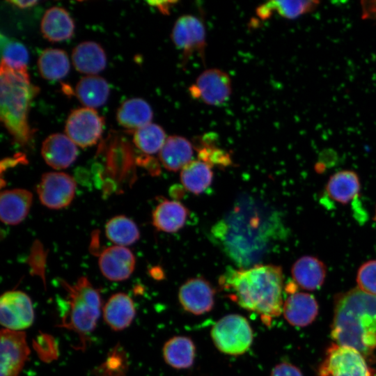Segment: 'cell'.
Masks as SVG:
<instances>
[{
    "instance_id": "23",
    "label": "cell",
    "mask_w": 376,
    "mask_h": 376,
    "mask_svg": "<svg viewBox=\"0 0 376 376\" xmlns=\"http://www.w3.org/2000/svg\"><path fill=\"white\" fill-rule=\"evenodd\" d=\"M72 60L77 71L91 75L102 71L107 65L103 48L93 41H85L77 45L72 50Z\"/></svg>"
},
{
    "instance_id": "17",
    "label": "cell",
    "mask_w": 376,
    "mask_h": 376,
    "mask_svg": "<svg viewBox=\"0 0 376 376\" xmlns=\"http://www.w3.org/2000/svg\"><path fill=\"white\" fill-rule=\"evenodd\" d=\"M33 194L24 189H7L0 197V217L8 225L21 223L28 215L32 205Z\"/></svg>"
},
{
    "instance_id": "20",
    "label": "cell",
    "mask_w": 376,
    "mask_h": 376,
    "mask_svg": "<svg viewBox=\"0 0 376 376\" xmlns=\"http://www.w3.org/2000/svg\"><path fill=\"white\" fill-rule=\"evenodd\" d=\"M188 216V209L180 202L164 200L152 212V224L159 231L175 233L183 228Z\"/></svg>"
},
{
    "instance_id": "25",
    "label": "cell",
    "mask_w": 376,
    "mask_h": 376,
    "mask_svg": "<svg viewBox=\"0 0 376 376\" xmlns=\"http://www.w3.org/2000/svg\"><path fill=\"white\" fill-rule=\"evenodd\" d=\"M162 354L165 362L172 368L186 369L194 362L196 346L189 337L175 336L164 343Z\"/></svg>"
},
{
    "instance_id": "11",
    "label": "cell",
    "mask_w": 376,
    "mask_h": 376,
    "mask_svg": "<svg viewBox=\"0 0 376 376\" xmlns=\"http://www.w3.org/2000/svg\"><path fill=\"white\" fill-rule=\"evenodd\" d=\"M190 95L208 105L219 106L226 102L232 93L231 79L224 71L210 68L203 71L189 87Z\"/></svg>"
},
{
    "instance_id": "39",
    "label": "cell",
    "mask_w": 376,
    "mask_h": 376,
    "mask_svg": "<svg viewBox=\"0 0 376 376\" xmlns=\"http://www.w3.org/2000/svg\"><path fill=\"white\" fill-rule=\"evenodd\" d=\"M151 6H156L162 13H167L174 1H148Z\"/></svg>"
},
{
    "instance_id": "26",
    "label": "cell",
    "mask_w": 376,
    "mask_h": 376,
    "mask_svg": "<svg viewBox=\"0 0 376 376\" xmlns=\"http://www.w3.org/2000/svg\"><path fill=\"white\" fill-rule=\"evenodd\" d=\"M152 116L150 105L139 97L123 102L116 114L117 120L121 126L134 131L150 123Z\"/></svg>"
},
{
    "instance_id": "22",
    "label": "cell",
    "mask_w": 376,
    "mask_h": 376,
    "mask_svg": "<svg viewBox=\"0 0 376 376\" xmlns=\"http://www.w3.org/2000/svg\"><path fill=\"white\" fill-rule=\"evenodd\" d=\"M193 150L192 143L187 139L173 135L167 137L159 152V158L166 169L176 172L192 161Z\"/></svg>"
},
{
    "instance_id": "34",
    "label": "cell",
    "mask_w": 376,
    "mask_h": 376,
    "mask_svg": "<svg viewBox=\"0 0 376 376\" xmlns=\"http://www.w3.org/2000/svg\"><path fill=\"white\" fill-rule=\"evenodd\" d=\"M1 65L14 70L27 69L29 52L19 41L1 35Z\"/></svg>"
},
{
    "instance_id": "9",
    "label": "cell",
    "mask_w": 376,
    "mask_h": 376,
    "mask_svg": "<svg viewBox=\"0 0 376 376\" xmlns=\"http://www.w3.org/2000/svg\"><path fill=\"white\" fill-rule=\"evenodd\" d=\"M103 118L93 109L83 107L73 110L68 117L65 132L78 146L86 148L95 144L103 130Z\"/></svg>"
},
{
    "instance_id": "13",
    "label": "cell",
    "mask_w": 376,
    "mask_h": 376,
    "mask_svg": "<svg viewBox=\"0 0 376 376\" xmlns=\"http://www.w3.org/2000/svg\"><path fill=\"white\" fill-rule=\"evenodd\" d=\"M0 338V376H19L31 352L25 332L1 329Z\"/></svg>"
},
{
    "instance_id": "33",
    "label": "cell",
    "mask_w": 376,
    "mask_h": 376,
    "mask_svg": "<svg viewBox=\"0 0 376 376\" xmlns=\"http://www.w3.org/2000/svg\"><path fill=\"white\" fill-rule=\"evenodd\" d=\"M166 139L164 129L150 123L134 131L133 141L141 151L152 155L160 151Z\"/></svg>"
},
{
    "instance_id": "41",
    "label": "cell",
    "mask_w": 376,
    "mask_h": 376,
    "mask_svg": "<svg viewBox=\"0 0 376 376\" xmlns=\"http://www.w3.org/2000/svg\"><path fill=\"white\" fill-rule=\"evenodd\" d=\"M375 219H376V216H375Z\"/></svg>"
},
{
    "instance_id": "24",
    "label": "cell",
    "mask_w": 376,
    "mask_h": 376,
    "mask_svg": "<svg viewBox=\"0 0 376 376\" xmlns=\"http://www.w3.org/2000/svg\"><path fill=\"white\" fill-rule=\"evenodd\" d=\"M292 275L295 283L301 288L314 290L323 284L326 267L317 258L303 256L292 265Z\"/></svg>"
},
{
    "instance_id": "40",
    "label": "cell",
    "mask_w": 376,
    "mask_h": 376,
    "mask_svg": "<svg viewBox=\"0 0 376 376\" xmlns=\"http://www.w3.org/2000/svg\"><path fill=\"white\" fill-rule=\"evenodd\" d=\"M9 2L21 8L31 7L38 3L37 1H19V0L9 1Z\"/></svg>"
},
{
    "instance_id": "1",
    "label": "cell",
    "mask_w": 376,
    "mask_h": 376,
    "mask_svg": "<svg viewBox=\"0 0 376 376\" xmlns=\"http://www.w3.org/2000/svg\"><path fill=\"white\" fill-rule=\"evenodd\" d=\"M219 283L232 301L258 314L267 326L283 311V274L279 266L256 264L247 268L228 267Z\"/></svg>"
},
{
    "instance_id": "10",
    "label": "cell",
    "mask_w": 376,
    "mask_h": 376,
    "mask_svg": "<svg viewBox=\"0 0 376 376\" xmlns=\"http://www.w3.org/2000/svg\"><path fill=\"white\" fill-rule=\"evenodd\" d=\"M171 39L175 46L182 52L183 63L194 54L204 57L206 32L203 22L192 15H184L175 22Z\"/></svg>"
},
{
    "instance_id": "27",
    "label": "cell",
    "mask_w": 376,
    "mask_h": 376,
    "mask_svg": "<svg viewBox=\"0 0 376 376\" xmlns=\"http://www.w3.org/2000/svg\"><path fill=\"white\" fill-rule=\"evenodd\" d=\"M75 93L78 100L86 107L97 108L107 102L109 95V86L104 78L89 75L78 81Z\"/></svg>"
},
{
    "instance_id": "7",
    "label": "cell",
    "mask_w": 376,
    "mask_h": 376,
    "mask_svg": "<svg viewBox=\"0 0 376 376\" xmlns=\"http://www.w3.org/2000/svg\"><path fill=\"white\" fill-rule=\"evenodd\" d=\"M319 376H374L366 358L356 349L332 344L318 369Z\"/></svg>"
},
{
    "instance_id": "16",
    "label": "cell",
    "mask_w": 376,
    "mask_h": 376,
    "mask_svg": "<svg viewBox=\"0 0 376 376\" xmlns=\"http://www.w3.org/2000/svg\"><path fill=\"white\" fill-rule=\"evenodd\" d=\"M41 155L49 166L59 170L69 167L76 160L78 149L66 134L56 133L43 141Z\"/></svg>"
},
{
    "instance_id": "5",
    "label": "cell",
    "mask_w": 376,
    "mask_h": 376,
    "mask_svg": "<svg viewBox=\"0 0 376 376\" xmlns=\"http://www.w3.org/2000/svg\"><path fill=\"white\" fill-rule=\"evenodd\" d=\"M60 284L65 292L67 306L57 327L75 333L79 339L77 349L84 350L101 314V295L86 276L73 284L60 279Z\"/></svg>"
},
{
    "instance_id": "31",
    "label": "cell",
    "mask_w": 376,
    "mask_h": 376,
    "mask_svg": "<svg viewBox=\"0 0 376 376\" xmlns=\"http://www.w3.org/2000/svg\"><path fill=\"white\" fill-rule=\"evenodd\" d=\"M318 3V1H271L258 7L256 14L261 19H267L276 11L283 17L295 19L312 11Z\"/></svg>"
},
{
    "instance_id": "32",
    "label": "cell",
    "mask_w": 376,
    "mask_h": 376,
    "mask_svg": "<svg viewBox=\"0 0 376 376\" xmlns=\"http://www.w3.org/2000/svg\"><path fill=\"white\" fill-rule=\"evenodd\" d=\"M105 234L110 241L121 246L135 243L140 237L136 224L131 219L123 215L116 216L107 221Z\"/></svg>"
},
{
    "instance_id": "6",
    "label": "cell",
    "mask_w": 376,
    "mask_h": 376,
    "mask_svg": "<svg viewBox=\"0 0 376 376\" xmlns=\"http://www.w3.org/2000/svg\"><path fill=\"white\" fill-rule=\"evenodd\" d=\"M210 334L215 347L221 352L233 356L245 353L253 342L251 327L239 314L222 317L213 325Z\"/></svg>"
},
{
    "instance_id": "28",
    "label": "cell",
    "mask_w": 376,
    "mask_h": 376,
    "mask_svg": "<svg viewBox=\"0 0 376 376\" xmlns=\"http://www.w3.org/2000/svg\"><path fill=\"white\" fill-rule=\"evenodd\" d=\"M213 172L207 163L198 159L192 160L180 171L181 182L187 191L201 194L212 184Z\"/></svg>"
},
{
    "instance_id": "29",
    "label": "cell",
    "mask_w": 376,
    "mask_h": 376,
    "mask_svg": "<svg viewBox=\"0 0 376 376\" xmlns=\"http://www.w3.org/2000/svg\"><path fill=\"white\" fill-rule=\"evenodd\" d=\"M329 196L334 201L345 204L359 192L360 182L358 175L352 171H342L334 174L327 187Z\"/></svg>"
},
{
    "instance_id": "19",
    "label": "cell",
    "mask_w": 376,
    "mask_h": 376,
    "mask_svg": "<svg viewBox=\"0 0 376 376\" xmlns=\"http://www.w3.org/2000/svg\"><path fill=\"white\" fill-rule=\"evenodd\" d=\"M104 322L113 330L118 331L127 328L136 315L132 299L124 292L111 295L102 308Z\"/></svg>"
},
{
    "instance_id": "35",
    "label": "cell",
    "mask_w": 376,
    "mask_h": 376,
    "mask_svg": "<svg viewBox=\"0 0 376 376\" xmlns=\"http://www.w3.org/2000/svg\"><path fill=\"white\" fill-rule=\"evenodd\" d=\"M206 137L200 140L198 147H196L198 159L207 163L211 167L217 165L227 167L232 164L229 154L225 150L216 147L211 140Z\"/></svg>"
},
{
    "instance_id": "38",
    "label": "cell",
    "mask_w": 376,
    "mask_h": 376,
    "mask_svg": "<svg viewBox=\"0 0 376 376\" xmlns=\"http://www.w3.org/2000/svg\"><path fill=\"white\" fill-rule=\"evenodd\" d=\"M361 4L363 8V17H376V1H362Z\"/></svg>"
},
{
    "instance_id": "8",
    "label": "cell",
    "mask_w": 376,
    "mask_h": 376,
    "mask_svg": "<svg viewBox=\"0 0 376 376\" xmlns=\"http://www.w3.org/2000/svg\"><path fill=\"white\" fill-rule=\"evenodd\" d=\"M34 320V310L29 296L21 290H9L0 298V322L3 329L23 331Z\"/></svg>"
},
{
    "instance_id": "18",
    "label": "cell",
    "mask_w": 376,
    "mask_h": 376,
    "mask_svg": "<svg viewBox=\"0 0 376 376\" xmlns=\"http://www.w3.org/2000/svg\"><path fill=\"white\" fill-rule=\"evenodd\" d=\"M283 313L284 318L290 324L306 327L316 318L318 304L311 295L293 292L285 299Z\"/></svg>"
},
{
    "instance_id": "2",
    "label": "cell",
    "mask_w": 376,
    "mask_h": 376,
    "mask_svg": "<svg viewBox=\"0 0 376 376\" xmlns=\"http://www.w3.org/2000/svg\"><path fill=\"white\" fill-rule=\"evenodd\" d=\"M212 239L240 268L253 266L264 253L269 242L267 224L262 208L240 205L211 229Z\"/></svg>"
},
{
    "instance_id": "4",
    "label": "cell",
    "mask_w": 376,
    "mask_h": 376,
    "mask_svg": "<svg viewBox=\"0 0 376 376\" xmlns=\"http://www.w3.org/2000/svg\"><path fill=\"white\" fill-rule=\"evenodd\" d=\"M38 91L31 84L27 69L14 70L1 64L0 118L21 146L27 145L32 137L27 116L30 103Z\"/></svg>"
},
{
    "instance_id": "15",
    "label": "cell",
    "mask_w": 376,
    "mask_h": 376,
    "mask_svg": "<svg viewBox=\"0 0 376 376\" xmlns=\"http://www.w3.org/2000/svg\"><path fill=\"white\" fill-rule=\"evenodd\" d=\"M98 264L106 279L112 281H122L127 279L133 273L136 260L130 249L115 245L100 253Z\"/></svg>"
},
{
    "instance_id": "36",
    "label": "cell",
    "mask_w": 376,
    "mask_h": 376,
    "mask_svg": "<svg viewBox=\"0 0 376 376\" xmlns=\"http://www.w3.org/2000/svg\"><path fill=\"white\" fill-rule=\"evenodd\" d=\"M358 288L363 292L376 295V260L363 263L358 270Z\"/></svg>"
},
{
    "instance_id": "37",
    "label": "cell",
    "mask_w": 376,
    "mask_h": 376,
    "mask_svg": "<svg viewBox=\"0 0 376 376\" xmlns=\"http://www.w3.org/2000/svg\"><path fill=\"white\" fill-rule=\"evenodd\" d=\"M270 376H303V375L295 366L287 362H282L274 367Z\"/></svg>"
},
{
    "instance_id": "14",
    "label": "cell",
    "mask_w": 376,
    "mask_h": 376,
    "mask_svg": "<svg viewBox=\"0 0 376 376\" xmlns=\"http://www.w3.org/2000/svg\"><path fill=\"white\" fill-rule=\"evenodd\" d=\"M215 291L202 277L187 280L179 288L178 299L183 309L194 315L210 312L214 305Z\"/></svg>"
},
{
    "instance_id": "30",
    "label": "cell",
    "mask_w": 376,
    "mask_h": 376,
    "mask_svg": "<svg viewBox=\"0 0 376 376\" xmlns=\"http://www.w3.org/2000/svg\"><path fill=\"white\" fill-rule=\"evenodd\" d=\"M38 68L40 75L44 79L49 80L62 79L70 70L68 54L60 49H45L39 56Z\"/></svg>"
},
{
    "instance_id": "3",
    "label": "cell",
    "mask_w": 376,
    "mask_h": 376,
    "mask_svg": "<svg viewBox=\"0 0 376 376\" xmlns=\"http://www.w3.org/2000/svg\"><path fill=\"white\" fill-rule=\"evenodd\" d=\"M331 337L366 358L376 349V295L356 288L336 296Z\"/></svg>"
},
{
    "instance_id": "21",
    "label": "cell",
    "mask_w": 376,
    "mask_h": 376,
    "mask_svg": "<svg viewBox=\"0 0 376 376\" xmlns=\"http://www.w3.org/2000/svg\"><path fill=\"white\" fill-rule=\"evenodd\" d=\"M40 29L48 40L60 42L72 37L75 23L66 10L53 6L45 11L41 20Z\"/></svg>"
},
{
    "instance_id": "12",
    "label": "cell",
    "mask_w": 376,
    "mask_h": 376,
    "mask_svg": "<svg viewBox=\"0 0 376 376\" xmlns=\"http://www.w3.org/2000/svg\"><path fill=\"white\" fill-rule=\"evenodd\" d=\"M75 191V180L63 172L44 173L37 187L41 203L53 210L68 206L74 198Z\"/></svg>"
}]
</instances>
